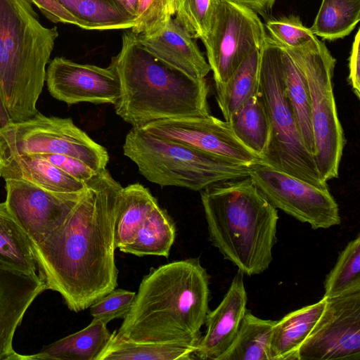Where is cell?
Instances as JSON below:
<instances>
[{
  "mask_svg": "<svg viewBox=\"0 0 360 360\" xmlns=\"http://www.w3.org/2000/svg\"><path fill=\"white\" fill-rule=\"evenodd\" d=\"M129 13L136 17L139 0H119Z\"/></svg>",
  "mask_w": 360,
  "mask_h": 360,
  "instance_id": "obj_40",
  "label": "cell"
},
{
  "mask_svg": "<svg viewBox=\"0 0 360 360\" xmlns=\"http://www.w3.org/2000/svg\"><path fill=\"white\" fill-rule=\"evenodd\" d=\"M46 82L50 94L68 104L115 105L120 96L119 79L109 66L79 64L63 57L51 60Z\"/></svg>",
  "mask_w": 360,
  "mask_h": 360,
  "instance_id": "obj_15",
  "label": "cell"
},
{
  "mask_svg": "<svg viewBox=\"0 0 360 360\" xmlns=\"http://www.w3.org/2000/svg\"><path fill=\"white\" fill-rule=\"evenodd\" d=\"M349 81L353 92L360 97V30L355 35L349 63Z\"/></svg>",
  "mask_w": 360,
  "mask_h": 360,
  "instance_id": "obj_38",
  "label": "cell"
},
{
  "mask_svg": "<svg viewBox=\"0 0 360 360\" xmlns=\"http://www.w3.org/2000/svg\"><path fill=\"white\" fill-rule=\"evenodd\" d=\"M109 67L117 75L120 96L116 114L132 127L152 122L210 115L206 80L197 81L148 51L131 32Z\"/></svg>",
  "mask_w": 360,
  "mask_h": 360,
  "instance_id": "obj_3",
  "label": "cell"
},
{
  "mask_svg": "<svg viewBox=\"0 0 360 360\" xmlns=\"http://www.w3.org/2000/svg\"><path fill=\"white\" fill-rule=\"evenodd\" d=\"M108 323L93 318L84 328L46 345L26 360H98L109 344L112 333Z\"/></svg>",
  "mask_w": 360,
  "mask_h": 360,
  "instance_id": "obj_21",
  "label": "cell"
},
{
  "mask_svg": "<svg viewBox=\"0 0 360 360\" xmlns=\"http://www.w3.org/2000/svg\"><path fill=\"white\" fill-rule=\"evenodd\" d=\"M358 290H360L359 234L347 244L326 276L323 296L334 297Z\"/></svg>",
  "mask_w": 360,
  "mask_h": 360,
  "instance_id": "obj_32",
  "label": "cell"
},
{
  "mask_svg": "<svg viewBox=\"0 0 360 360\" xmlns=\"http://www.w3.org/2000/svg\"><path fill=\"white\" fill-rule=\"evenodd\" d=\"M280 45L292 58L305 79L314 139L313 157L321 179L327 183L338 176L345 146L333 87L336 60L317 37L300 48Z\"/></svg>",
  "mask_w": 360,
  "mask_h": 360,
  "instance_id": "obj_8",
  "label": "cell"
},
{
  "mask_svg": "<svg viewBox=\"0 0 360 360\" xmlns=\"http://www.w3.org/2000/svg\"><path fill=\"white\" fill-rule=\"evenodd\" d=\"M122 188L107 169L99 173L63 224L32 245L46 289L58 292L75 312L117 286L114 229Z\"/></svg>",
  "mask_w": 360,
  "mask_h": 360,
  "instance_id": "obj_1",
  "label": "cell"
},
{
  "mask_svg": "<svg viewBox=\"0 0 360 360\" xmlns=\"http://www.w3.org/2000/svg\"><path fill=\"white\" fill-rule=\"evenodd\" d=\"M175 236L176 227L173 220L158 203L148 213L133 239L118 249L138 257H168Z\"/></svg>",
  "mask_w": 360,
  "mask_h": 360,
  "instance_id": "obj_23",
  "label": "cell"
},
{
  "mask_svg": "<svg viewBox=\"0 0 360 360\" xmlns=\"http://www.w3.org/2000/svg\"><path fill=\"white\" fill-rule=\"evenodd\" d=\"M275 322L257 317L247 309L233 342L219 360H271Z\"/></svg>",
  "mask_w": 360,
  "mask_h": 360,
  "instance_id": "obj_26",
  "label": "cell"
},
{
  "mask_svg": "<svg viewBox=\"0 0 360 360\" xmlns=\"http://www.w3.org/2000/svg\"><path fill=\"white\" fill-rule=\"evenodd\" d=\"M156 204V198L146 187L140 184H132L122 188L115 221L116 248L133 239Z\"/></svg>",
  "mask_w": 360,
  "mask_h": 360,
  "instance_id": "obj_27",
  "label": "cell"
},
{
  "mask_svg": "<svg viewBox=\"0 0 360 360\" xmlns=\"http://www.w3.org/2000/svg\"><path fill=\"white\" fill-rule=\"evenodd\" d=\"M266 36L252 9L231 0H216L208 32L202 39L215 88L225 84L252 52L262 49Z\"/></svg>",
  "mask_w": 360,
  "mask_h": 360,
  "instance_id": "obj_10",
  "label": "cell"
},
{
  "mask_svg": "<svg viewBox=\"0 0 360 360\" xmlns=\"http://www.w3.org/2000/svg\"><path fill=\"white\" fill-rule=\"evenodd\" d=\"M360 20V0H322L311 32L333 41L349 35Z\"/></svg>",
  "mask_w": 360,
  "mask_h": 360,
  "instance_id": "obj_31",
  "label": "cell"
},
{
  "mask_svg": "<svg viewBox=\"0 0 360 360\" xmlns=\"http://www.w3.org/2000/svg\"><path fill=\"white\" fill-rule=\"evenodd\" d=\"M266 27L273 39L289 48L302 47L316 37L295 15L269 20Z\"/></svg>",
  "mask_w": 360,
  "mask_h": 360,
  "instance_id": "obj_35",
  "label": "cell"
},
{
  "mask_svg": "<svg viewBox=\"0 0 360 360\" xmlns=\"http://www.w3.org/2000/svg\"><path fill=\"white\" fill-rule=\"evenodd\" d=\"M136 292L118 288L114 289L97 299L90 307L93 318L101 319L109 323L115 319H124L129 312Z\"/></svg>",
  "mask_w": 360,
  "mask_h": 360,
  "instance_id": "obj_36",
  "label": "cell"
},
{
  "mask_svg": "<svg viewBox=\"0 0 360 360\" xmlns=\"http://www.w3.org/2000/svg\"><path fill=\"white\" fill-rule=\"evenodd\" d=\"M139 129L241 165L252 166L263 161L236 138L228 122L211 115L161 120Z\"/></svg>",
  "mask_w": 360,
  "mask_h": 360,
  "instance_id": "obj_14",
  "label": "cell"
},
{
  "mask_svg": "<svg viewBox=\"0 0 360 360\" xmlns=\"http://www.w3.org/2000/svg\"><path fill=\"white\" fill-rule=\"evenodd\" d=\"M40 155L68 175L85 184L101 173L75 158L57 154H42Z\"/></svg>",
  "mask_w": 360,
  "mask_h": 360,
  "instance_id": "obj_37",
  "label": "cell"
},
{
  "mask_svg": "<svg viewBox=\"0 0 360 360\" xmlns=\"http://www.w3.org/2000/svg\"><path fill=\"white\" fill-rule=\"evenodd\" d=\"M50 21L87 30L131 29L136 17L119 0H30Z\"/></svg>",
  "mask_w": 360,
  "mask_h": 360,
  "instance_id": "obj_17",
  "label": "cell"
},
{
  "mask_svg": "<svg viewBox=\"0 0 360 360\" xmlns=\"http://www.w3.org/2000/svg\"><path fill=\"white\" fill-rule=\"evenodd\" d=\"M247 301L243 274L238 271L220 304L207 314L206 331L198 344L196 359L219 360L226 352L247 311Z\"/></svg>",
  "mask_w": 360,
  "mask_h": 360,
  "instance_id": "obj_18",
  "label": "cell"
},
{
  "mask_svg": "<svg viewBox=\"0 0 360 360\" xmlns=\"http://www.w3.org/2000/svg\"><path fill=\"white\" fill-rule=\"evenodd\" d=\"M196 345L182 342H135L118 337L111 340L98 360H191Z\"/></svg>",
  "mask_w": 360,
  "mask_h": 360,
  "instance_id": "obj_25",
  "label": "cell"
},
{
  "mask_svg": "<svg viewBox=\"0 0 360 360\" xmlns=\"http://www.w3.org/2000/svg\"><path fill=\"white\" fill-rule=\"evenodd\" d=\"M46 290L38 274L0 265V360H26V355L13 349L14 333L29 307Z\"/></svg>",
  "mask_w": 360,
  "mask_h": 360,
  "instance_id": "obj_16",
  "label": "cell"
},
{
  "mask_svg": "<svg viewBox=\"0 0 360 360\" xmlns=\"http://www.w3.org/2000/svg\"><path fill=\"white\" fill-rule=\"evenodd\" d=\"M200 197L210 241L224 259L248 276L266 271L272 261L278 215L252 179L213 184L200 191Z\"/></svg>",
  "mask_w": 360,
  "mask_h": 360,
  "instance_id": "obj_4",
  "label": "cell"
},
{
  "mask_svg": "<svg viewBox=\"0 0 360 360\" xmlns=\"http://www.w3.org/2000/svg\"><path fill=\"white\" fill-rule=\"evenodd\" d=\"M136 37L157 58L195 80H205L211 70L195 39L175 18H172L164 30L155 36Z\"/></svg>",
  "mask_w": 360,
  "mask_h": 360,
  "instance_id": "obj_19",
  "label": "cell"
},
{
  "mask_svg": "<svg viewBox=\"0 0 360 360\" xmlns=\"http://www.w3.org/2000/svg\"><path fill=\"white\" fill-rule=\"evenodd\" d=\"M326 298L299 360H360V290Z\"/></svg>",
  "mask_w": 360,
  "mask_h": 360,
  "instance_id": "obj_12",
  "label": "cell"
},
{
  "mask_svg": "<svg viewBox=\"0 0 360 360\" xmlns=\"http://www.w3.org/2000/svg\"><path fill=\"white\" fill-rule=\"evenodd\" d=\"M258 89L271 128L263 162L309 184L328 188L304 146L287 96L280 46L268 35L260 50Z\"/></svg>",
  "mask_w": 360,
  "mask_h": 360,
  "instance_id": "obj_7",
  "label": "cell"
},
{
  "mask_svg": "<svg viewBox=\"0 0 360 360\" xmlns=\"http://www.w3.org/2000/svg\"><path fill=\"white\" fill-rule=\"evenodd\" d=\"M209 283L198 258L151 267L115 335L135 342L198 347L209 311Z\"/></svg>",
  "mask_w": 360,
  "mask_h": 360,
  "instance_id": "obj_2",
  "label": "cell"
},
{
  "mask_svg": "<svg viewBox=\"0 0 360 360\" xmlns=\"http://www.w3.org/2000/svg\"><path fill=\"white\" fill-rule=\"evenodd\" d=\"M21 154H57L79 159L98 172L106 169V149L77 127L71 118H31L0 129V158Z\"/></svg>",
  "mask_w": 360,
  "mask_h": 360,
  "instance_id": "obj_9",
  "label": "cell"
},
{
  "mask_svg": "<svg viewBox=\"0 0 360 360\" xmlns=\"http://www.w3.org/2000/svg\"><path fill=\"white\" fill-rule=\"evenodd\" d=\"M216 0H172L175 19L193 39L207 34Z\"/></svg>",
  "mask_w": 360,
  "mask_h": 360,
  "instance_id": "obj_34",
  "label": "cell"
},
{
  "mask_svg": "<svg viewBox=\"0 0 360 360\" xmlns=\"http://www.w3.org/2000/svg\"><path fill=\"white\" fill-rule=\"evenodd\" d=\"M226 122L236 138L263 160L269 141L271 128L259 89Z\"/></svg>",
  "mask_w": 360,
  "mask_h": 360,
  "instance_id": "obj_24",
  "label": "cell"
},
{
  "mask_svg": "<svg viewBox=\"0 0 360 360\" xmlns=\"http://www.w3.org/2000/svg\"><path fill=\"white\" fill-rule=\"evenodd\" d=\"M249 176L266 199L313 229L340 224L339 207L328 188H323L259 162L250 167Z\"/></svg>",
  "mask_w": 360,
  "mask_h": 360,
  "instance_id": "obj_11",
  "label": "cell"
},
{
  "mask_svg": "<svg viewBox=\"0 0 360 360\" xmlns=\"http://www.w3.org/2000/svg\"><path fill=\"white\" fill-rule=\"evenodd\" d=\"M278 45L281 49L286 94L292 106L304 146L314 156V139L307 86L297 65L285 50L279 44Z\"/></svg>",
  "mask_w": 360,
  "mask_h": 360,
  "instance_id": "obj_30",
  "label": "cell"
},
{
  "mask_svg": "<svg viewBox=\"0 0 360 360\" xmlns=\"http://www.w3.org/2000/svg\"><path fill=\"white\" fill-rule=\"evenodd\" d=\"M174 15L172 0H139L131 32L140 37L155 36L164 30Z\"/></svg>",
  "mask_w": 360,
  "mask_h": 360,
  "instance_id": "obj_33",
  "label": "cell"
},
{
  "mask_svg": "<svg viewBox=\"0 0 360 360\" xmlns=\"http://www.w3.org/2000/svg\"><path fill=\"white\" fill-rule=\"evenodd\" d=\"M243 4L262 15L268 13L274 6L276 0H231Z\"/></svg>",
  "mask_w": 360,
  "mask_h": 360,
  "instance_id": "obj_39",
  "label": "cell"
},
{
  "mask_svg": "<svg viewBox=\"0 0 360 360\" xmlns=\"http://www.w3.org/2000/svg\"><path fill=\"white\" fill-rule=\"evenodd\" d=\"M0 176L25 180L41 188L64 193L86 189L81 182L49 162L40 155L21 154L0 158Z\"/></svg>",
  "mask_w": 360,
  "mask_h": 360,
  "instance_id": "obj_20",
  "label": "cell"
},
{
  "mask_svg": "<svg viewBox=\"0 0 360 360\" xmlns=\"http://www.w3.org/2000/svg\"><path fill=\"white\" fill-rule=\"evenodd\" d=\"M260 50L252 52L225 84L215 88L225 121L258 90Z\"/></svg>",
  "mask_w": 360,
  "mask_h": 360,
  "instance_id": "obj_29",
  "label": "cell"
},
{
  "mask_svg": "<svg viewBox=\"0 0 360 360\" xmlns=\"http://www.w3.org/2000/svg\"><path fill=\"white\" fill-rule=\"evenodd\" d=\"M5 182V202L32 245L44 242L63 224L86 190L64 193L25 180L8 179Z\"/></svg>",
  "mask_w": 360,
  "mask_h": 360,
  "instance_id": "obj_13",
  "label": "cell"
},
{
  "mask_svg": "<svg viewBox=\"0 0 360 360\" xmlns=\"http://www.w3.org/2000/svg\"><path fill=\"white\" fill-rule=\"evenodd\" d=\"M123 152L148 181L162 187L196 191L219 181L248 176L251 167L154 136L136 127L127 134Z\"/></svg>",
  "mask_w": 360,
  "mask_h": 360,
  "instance_id": "obj_6",
  "label": "cell"
},
{
  "mask_svg": "<svg viewBox=\"0 0 360 360\" xmlns=\"http://www.w3.org/2000/svg\"><path fill=\"white\" fill-rule=\"evenodd\" d=\"M0 265L29 274H37L32 245L8 209L0 202Z\"/></svg>",
  "mask_w": 360,
  "mask_h": 360,
  "instance_id": "obj_28",
  "label": "cell"
},
{
  "mask_svg": "<svg viewBox=\"0 0 360 360\" xmlns=\"http://www.w3.org/2000/svg\"><path fill=\"white\" fill-rule=\"evenodd\" d=\"M30 0H0V95L11 122L38 112L46 66L58 37L40 22Z\"/></svg>",
  "mask_w": 360,
  "mask_h": 360,
  "instance_id": "obj_5",
  "label": "cell"
},
{
  "mask_svg": "<svg viewBox=\"0 0 360 360\" xmlns=\"http://www.w3.org/2000/svg\"><path fill=\"white\" fill-rule=\"evenodd\" d=\"M11 123L0 95V129Z\"/></svg>",
  "mask_w": 360,
  "mask_h": 360,
  "instance_id": "obj_41",
  "label": "cell"
},
{
  "mask_svg": "<svg viewBox=\"0 0 360 360\" xmlns=\"http://www.w3.org/2000/svg\"><path fill=\"white\" fill-rule=\"evenodd\" d=\"M327 298L287 314L276 321L271 342V360H299L301 346L322 315Z\"/></svg>",
  "mask_w": 360,
  "mask_h": 360,
  "instance_id": "obj_22",
  "label": "cell"
}]
</instances>
